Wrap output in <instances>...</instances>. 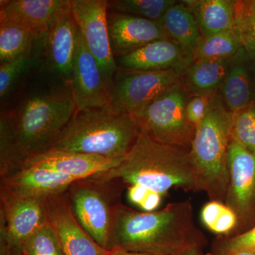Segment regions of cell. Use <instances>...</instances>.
I'll return each mask as SVG.
<instances>
[{"label": "cell", "mask_w": 255, "mask_h": 255, "mask_svg": "<svg viewBox=\"0 0 255 255\" xmlns=\"http://www.w3.org/2000/svg\"><path fill=\"white\" fill-rule=\"evenodd\" d=\"M21 255H63L58 238L48 222L28 238Z\"/></svg>", "instance_id": "cell-32"}, {"label": "cell", "mask_w": 255, "mask_h": 255, "mask_svg": "<svg viewBox=\"0 0 255 255\" xmlns=\"http://www.w3.org/2000/svg\"><path fill=\"white\" fill-rule=\"evenodd\" d=\"M77 110L70 90H56L28 95L9 114L18 143L30 157L52 149Z\"/></svg>", "instance_id": "cell-4"}, {"label": "cell", "mask_w": 255, "mask_h": 255, "mask_svg": "<svg viewBox=\"0 0 255 255\" xmlns=\"http://www.w3.org/2000/svg\"><path fill=\"white\" fill-rule=\"evenodd\" d=\"M231 58L193 60L181 75L183 85L191 97L217 95L227 75Z\"/></svg>", "instance_id": "cell-21"}, {"label": "cell", "mask_w": 255, "mask_h": 255, "mask_svg": "<svg viewBox=\"0 0 255 255\" xmlns=\"http://www.w3.org/2000/svg\"><path fill=\"white\" fill-rule=\"evenodd\" d=\"M75 181L50 169L26 167L1 179V187L18 197L43 200L66 192Z\"/></svg>", "instance_id": "cell-19"}, {"label": "cell", "mask_w": 255, "mask_h": 255, "mask_svg": "<svg viewBox=\"0 0 255 255\" xmlns=\"http://www.w3.org/2000/svg\"><path fill=\"white\" fill-rule=\"evenodd\" d=\"M46 36L14 25L0 23V64L31 51L46 39Z\"/></svg>", "instance_id": "cell-26"}, {"label": "cell", "mask_w": 255, "mask_h": 255, "mask_svg": "<svg viewBox=\"0 0 255 255\" xmlns=\"http://www.w3.org/2000/svg\"><path fill=\"white\" fill-rule=\"evenodd\" d=\"M231 138L255 154V103L233 112Z\"/></svg>", "instance_id": "cell-31"}, {"label": "cell", "mask_w": 255, "mask_h": 255, "mask_svg": "<svg viewBox=\"0 0 255 255\" xmlns=\"http://www.w3.org/2000/svg\"><path fill=\"white\" fill-rule=\"evenodd\" d=\"M110 255H155L147 254V253H137V252H132L127 251L121 247H117L112 251H110Z\"/></svg>", "instance_id": "cell-36"}, {"label": "cell", "mask_w": 255, "mask_h": 255, "mask_svg": "<svg viewBox=\"0 0 255 255\" xmlns=\"http://www.w3.org/2000/svg\"><path fill=\"white\" fill-rule=\"evenodd\" d=\"M28 158L18 143L9 112H1L0 117V178L16 173L24 167Z\"/></svg>", "instance_id": "cell-25"}, {"label": "cell", "mask_w": 255, "mask_h": 255, "mask_svg": "<svg viewBox=\"0 0 255 255\" xmlns=\"http://www.w3.org/2000/svg\"><path fill=\"white\" fill-rule=\"evenodd\" d=\"M227 164L229 182L224 203L238 221L233 237L248 231L255 219V154L231 139Z\"/></svg>", "instance_id": "cell-10"}, {"label": "cell", "mask_w": 255, "mask_h": 255, "mask_svg": "<svg viewBox=\"0 0 255 255\" xmlns=\"http://www.w3.org/2000/svg\"><path fill=\"white\" fill-rule=\"evenodd\" d=\"M242 48L236 28L210 36H201L193 52V60H219L232 58Z\"/></svg>", "instance_id": "cell-27"}, {"label": "cell", "mask_w": 255, "mask_h": 255, "mask_svg": "<svg viewBox=\"0 0 255 255\" xmlns=\"http://www.w3.org/2000/svg\"><path fill=\"white\" fill-rule=\"evenodd\" d=\"M45 41L46 39L31 51L11 61L0 64V98L1 101L16 91L26 77L39 66L44 53Z\"/></svg>", "instance_id": "cell-24"}, {"label": "cell", "mask_w": 255, "mask_h": 255, "mask_svg": "<svg viewBox=\"0 0 255 255\" xmlns=\"http://www.w3.org/2000/svg\"><path fill=\"white\" fill-rule=\"evenodd\" d=\"M0 255H21L24 243L47 223L43 201L0 189Z\"/></svg>", "instance_id": "cell-9"}, {"label": "cell", "mask_w": 255, "mask_h": 255, "mask_svg": "<svg viewBox=\"0 0 255 255\" xmlns=\"http://www.w3.org/2000/svg\"><path fill=\"white\" fill-rule=\"evenodd\" d=\"M201 253V249L191 248V249L187 250V251L183 252L182 253L178 255H199Z\"/></svg>", "instance_id": "cell-38"}, {"label": "cell", "mask_w": 255, "mask_h": 255, "mask_svg": "<svg viewBox=\"0 0 255 255\" xmlns=\"http://www.w3.org/2000/svg\"><path fill=\"white\" fill-rule=\"evenodd\" d=\"M232 112L219 95L211 98L205 117L196 127L190 149L203 191L211 201L224 203L229 182L227 164Z\"/></svg>", "instance_id": "cell-5"}, {"label": "cell", "mask_w": 255, "mask_h": 255, "mask_svg": "<svg viewBox=\"0 0 255 255\" xmlns=\"http://www.w3.org/2000/svg\"><path fill=\"white\" fill-rule=\"evenodd\" d=\"M171 39L152 42L132 53L116 59L119 68L140 71L174 70L179 75L193 62Z\"/></svg>", "instance_id": "cell-18"}, {"label": "cell", "mask_w": 255, "mask_h": 255, "mask_svg": "<svg viewBox=\"0 0 255 255\" xmlns=\"http://www.w3.org/2000/svg\"><path fill=\"white\" fill-rule=\"evenodd\" d=\"M162 25L169 38L187 56L193 58V52L200 41L201 34L195 16L182 1H177L166 11Z\"/></svg>", "instance_id": "cell-23"}, {"label": "cell", "mask_w": 255, "mask_h": 255, "mask_svg": "<svg viewBox=\"0 0 255 255\" xmlns=\"http://www.w3.org/2000/svg\"><path fill=\"white\" fill-rule=\"evenodd\" d=\"M107 23L115 60L152 42L170 39L162 24L145 18L108 11Z\"/></svg>", "instance_id": "cell-14"}, {"label": "cell", "mask_w": 255, "mask_h": 255, "mask_svg": "<svg viewBox=\"0 0 255 255\" xmlns=\"http://www.w3.org/2000/svg\"><path fill=\"white\" fill-rule=\"evenodd\" d=\"M211 98L204 96H193L189 99L186 107V114L188 121L193 127L196 128L205 117Z\"/></svg>", "instance_id": "cell-35"}, {"label": "cell", "mask_w": 255, "mask_h": 255, "mask_svg": "<svg viewBox=\"0 0 255 255\" xmlns=\"http://www.w3.org/2000/svg\"><path fill=\"white\" fill-rule=\"evenodd\" d=\"M121 161L73 151L50 150L28 157L24 167H41L55 171L76 180L88 179L107 172Z\"/></svg>", "instance_id": "cell-16"}, {"label": "cell", "mask_w": 255, "mask_h": 255, "mask_svg": "<svg viewBox=\"0 0 255 255\" xmlns=\"http://www.w3.org/2000/svg\"><path fill=\"white\" fill-rule=\"evenodd\" d=\"M190 98L182 83L159 96L134 119L142 133L155 141L190 150L196 128L186 114Z\"/></svg>", "instance_id": "cell-7"}, {"label": "cell", "mask_w": 255, "mask_h": 255, "mask_svg": "<svg viewBox=\"0 0 255 255\" xmlns=\"http://www.w3.org/2000/svg\"><path fill=\"white\" fill-rule=\"evenodd\" d=\"M234 11L242 48L255 66V0H235Z\"/></svg>", "instance_id": "cell-30"}, {"label": "cell", "mask_w": 255, "mask_h": 255, "mask_svg": "<svg viewBox=\"0 0 255 255\" xmlns=\"http://www.w3.org/2000/svg\"><path fill=\"white\" fill-rule=\"evenodd\" d=\"M201 220L209 231L219 236L232 237L237 229V216L225 203L211 201L203 206Z\"/></svg>", "instance_id": "cell-29"}, {"label": "cell", "mask_w": 255, "mask_h": 255, "mask_svg": "<svg viewBox=\"0 0 255 255\" xmlns=\"http://www.w3.org/2000/svg\"><path fill=\"white\" fill-rule=\"evenodd\" d=\"M220 254L238 251H255V226L246 232L223 240Z\"/></svg>", "instance_id": "cell-34"}, {"label": "cell", "mask_w": 255, "mask_h": 255, "mask_svg": "<svg viewBox=\"0 0 255 255\" xmlns=\"http://www.w3.org/2000/svg\"><path fill=\"white\" fill-rule=\"evenodd\" d=\"M127 196L128 200L134 205L147 212L155 211L160 206L164 197L158 193L147 190L139 186L128 187Z\"/></svg>", "instance_id": "cell-33"}, {"label": "cell", "mask_w": 255, "mask_h": 255, "mask_svg": "<svg viewBox=\"0 0 255 255\" xmlns=\"http://www.w3.org/2000/svg\"><path fill=\"white\" fill-rule=\"evenodd\" d=\"M197 20L201 36L229 31L235 26V0H184Z\"/></svg>", "instance_id": "cell-22"}, {"label": "cell", "mask_w": 255, "mask_h": 255, "mask_svg": "<svg viewBox=\"0 0 255 255\" xmlns=\"http://www.w3.org/2000/svg\"><path fill=\"white\" fill-rule=\"evenodd\" d=\"M47 222L58 238L63 255H110L75 219L66 192L42 200Z\"/></svg>", "instance_id": "cell-13"}, {"label": "cell", "mask_w": 255, "mask_h": 255, "mask_svg": "<svg viewBox=\"0 0 255 255\" xmlns=\"http://www.w3.org/2000/svg\"><path fill=\"white\" fill-rule=\"evenodd\" d=\"M199 255H228V254H219V255L206 254V255H204V254H202V253H201V254Z\"/></svg>", "instance_id": "cell-39"}, {"label": "cell", "mask_w": 255, "mask_h": 255, "mask_svg": "<svg viewBox=\"0 0 255 255\" xmlns=\"http://www.w3.org/2000/svg\"><path fill=\"white\" fill-rule=\"evenodd\" d=\"M175 0H112L108 11L145 18L162 24L166 11L176 4Z\"/></svg>", "instance_id": "cell-28"}, {"label": "cell", "mask_w": 255, "mask_h": 255, "mask_svg": "<svg viewBox=\"0 0 255 255\" xmlns=\"http://www.w3.org/2000/svg\"><path fill=\"white\" fill-rule=\"evenodd\" d=\"M78 27L72 14L71 0L47 34L44 53L50 68L68 85L78 45Z\"/></svg>", "instance_id": "cell-17"}, {"label": "cell", "mask_w": 255, "mask_h": 255, "mask_svg": "<svg viewBox=\"0 0 255 255\" xmlns=\"http://www.w3.org/2000/svg\"><path fill=\"white\" fill-rule=\"evenodd\" d=\"M71 11L84 43L105 73L114 78L118 67L111 50L107 0H71Z\"/></svg>", "instance_id": "cell-12"}, {"label": "cell", "mask_w": 255, "mask_h": 255, "mask_svg": "<svg viewBox=\"0 0 255 255\" xmlns=\"http://www.w3.org/2000/svg\"><path fill=\"white\" fill-rule=\"evenodd\" d=\"M113 79L89 51L78 29V45L68 84L78 110L110 105Z\"/></svg>", "instance_id": "cell-11"}, {"label": "cell", "mask_w": 255, "mask_h": 255, "mask_svg": "<svg viewBox=\"0 0 255 255\" xmlns=\"http://www.w3.org/2000/svg\"><path fill=\"white\" fill-rule=\"evenodd\" d=\"M219 95L232 113L255 103V66L243 48L230 60Z\"/></svg>", "instance_id": "cell-20"}, {"label": "cell", "mask_w": 255, "mask_h": 255, "mask_svg": "<svg viewBox=\"0 0 255 255\" xmlns=\"http://www.w3.org/2000/svg\"><path fill=\"white\" fill-rule=\"evenodd\" d=\"M90 178L139 186L163 196L171 189L203 191L190 150L160 143L142 132L118 165Z\"/></svg>", "instance_id": "cell-2"}, {"label": "cell", "mask_w": 255, "mask_h": 255, "mask_svg": "<svg viewBox=\"0 0 255 255\" xmlns=\"http://www.w3.org/2000/svg\"><path fill=\"white\" fill-rule=\"evenodd\" d=\"M140 133L131 116L110 105L77 110L52 149L122 161Z\"/></svg>", "instance_id": "cell-3"}, {"label": "cell", "mask_w": 255, "mask_h": 255, "mask_svg": "<svg viewBox=\"0 0 255 255\" xmlns=\"http://www.w3.org/2000/svg\"><path fill=\"white\" fill-rule=\"evenodd\" d=\"M70 0H1L0 23L47 35Z\"/></svg>", "instance_id": "cell-15"}, {"label": "cell", "mask_w": 255, "mask_h": 255, "mask_svg": "<svg viewBox=\"0 0 255 255\" xmlns=\"http://www.w3.org/2000/svg\"><path fill=\"white\" fill-rule=\"evenodd\" d=\"M182 83L174 70L159 71L117 69L114 75L110 107L135 118L159 96Z\"/></svg>", "instance_id": "cell-8"}, {"label": "cell", "mask_w": 255, "mask_h": 255, "mask_svg": "<svg viewBox=\"0 0 255 255\" xmlns=\"http://www.w3.org/2000/svg\"><path fill=\"white\" fill-rule=\"evenodd\" d=\"M117 181L102 182L92 178L75 181L67 191L75 219L101 247L112 251L117 246L115 213L121 202L117 199Z\"/></svg>", "instance_id": "cell-6"}, {"label": "cell", "mask_w": 255, "mask_h": 255, "mask_svg": "<svg viewBox=\"0 0 255 255\" xmlns=\"http://www.w3.org/2000/svg\"><path fill=\"white\" fill-rule=\"evenodd\" d=\"M229 255H255V251H238L230 252V253H223Z\"/></svg>", "instance_id": "cell-37"}, {"label": "cell", "mask_w": 255, "mask_h": 255, "mask_svg": "<svg viewBox=\"0 0 255 255\" xmlns=\"http://www.w3.org/2000/svg\"><path fill=\"white\" fill-rule=\"evenodd\" d=\"M117 246L132 252L178 255L201 249L204 235L196 227L191 201L169 204L158 211H137L122 203L115 213Z\"/></svg>", "instance_id": "cell-1"}]
</instances>
